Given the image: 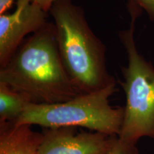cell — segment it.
I'll use <instances>...</instances> for the list:
<instances>
[{
  "instance_id": "cell-4",
  "label": "cell",
  "mask_w": 154,
  "mask_h": 154,
  "mask_svg": "<svg viewBox=\"0 0 154 154\" xmlns=\"http://www.w3.org/2000/svg\"><path fill=\"white\" fill-rule=\"evenodd\" d=\"M136 17H131L129 28L119 32L128 63L121 67L126 103L119 138L136 145L140 138L154 139V67L138 51L134 38Z\"/></svg>"
},
{
  "instance_id": "cell-8",
  "label": "cell",
  "mask_w": 154,
  "mask_h": 154,
  "mask_svg": "<svg viewBox=\"0 0 154 154\" xmlns=\"http://www.w3.org/2000/svg\"><path fill=\"white\" fill-rule=\"evenodd\" d=\"M30 103L24 95L0 83V124H14Z\"/></svg>"
},
{
  "instance_id": "cell-11",
  "label": "cell",
  "mask_w": 154,
  "mask_h": 154,
  "mask_svg": "<svg viewBox=\"0 0 154 154\" xmlns=\"http://www.w3.org/2000/svg\"><path fill=\"white\" fill-rule=\"evenodd\" d=\"M31 1L40 6L42 9H44L46 11L49 13L50 9L57 0H31Z\"/></svg>"
},
{
  "instance_id": "cell-2",
  "label": "cell",
  "mask_w": 154,
  "mask_h": 154,
  "mask_svg": "<svg viewBox=\"0 0 154 154\" xmlns=\"http://www.w3.org/2000/svg\"><path fill=\"white\" fill-rule=\"evenodd\" d=\"M59 54L69 77L82 94L116 84L106 64V47L90 27L82 7L57 0L49 10Z\"/></svg>"
},
{
  "instance_id": "cell-7",
  "label": "cell",
  "mask_w": 154,
  "mask_h": 154,
  "mask_svg": "<svg viewBox=\"0 0 154 154\" xmlns=\"http://www.w3.org/2000/svg\"><path fill=\"white\" fill-rule=\"evenodd\" d=\"M42 138L30 125L0 124V154H37Z\"/></svg>"
},
{
  "instance_id": "cell-6",
  "label": "cell",
  "mask_w": 154,
  "mask_h": 154,
  "mask_svg": "<svg viewBox=\"0 0 154 154\" xmlns=\"http://www.w3.org/2000/svg\"><path fill=\"white\" fill-rule=\"evenodd\" d=\"M44 128L37 154H106L117 136L77 127Z\"/></svg>"
},
{
  "instance_id": "cell-10",
  "label": "cell",
  "mask_w": 154,
  "mask_h": 154,
  "mask_svg": "<svg viewBox=\"0 0 154 154\" xmlns=\"http://www.w3.org/2000/svg\"><path fill=\"white\" fill-rule=\"evenodd\" d=\"M106 154H138V151L136 145L124 143L117 136Z\"/></svg>"
},
{
  "instance_id": "cell-5",
  "label": "cell",
  "mask_w": 154,
  "mask_h": 154,
  "mask_svg": "<svg viewBox=\"0 0 154 154\" xmlns=\"http://www.w3.org/2000/svg\"><path fill=\"white\" fill-rule=\"evenodd\" d=\"M48 14L31 0H17L14 12L0 14V68L9 62L26 36L47 24Z\"/></svg>"
},
{
  "instance_id": "cell-9",
  "label": "cell",
  "mask_w": 154,
  "mask_h": 154,
  "mask_svg": "<svg viewBox=\"0 0 154 154\" xmlns=\"http://www.w3.org/2000/svg\"><path fill=\"white\" fill-rule=\"evenodd\" d=\"M131 17L138 18L142 11H145L150 20L154 22V0H127Z\"/></svg>"
},
{
  "instance_id": "cell-12",
  "label": "cell",
  "mask_w": 154,
  "mask_h": 154,
  "mask_svg": "<svg viewBox=\"0 0 154 154\" xmlns=\"http://www.w3.org/2000/svg\"><path fill=\"white\" fill-rule=\"evenodd\" d=\"M14 1L15 0H0V14H6L12 7Z\"/></svg>"
},
{
  "instance_id": "cell-3",
  "label": "cell",
  "mask_w": 154,
  "mask_h": 154,
  "mask_svg": "<svg viewBox=\"0 0 154 154\" xmlns=\"http://www.w3.org/2000/svg\"><path fill=\"white\" fill-rule=\"evenodd\" d=\"M116 84L99 91L81 94L63 103L43 105L31 103L14 124L44 128L83 127L91 131L119 136L124 108L110 104Z\"/></svg>"
},
{
  "instance_id": "cell-1",
  "label": "cell",
  "mask_w": 154,
  "mask_h": 154,
  "mask_svg": "<svg viewBox=\"0 0 154 154\" xmlns=\"http://www.w3.org/2000/svg\"><path fill=\"white\" fill-rule=\"evenodd\" d=\"M0 83L26 96L34 104L63 103L82 94L63 66L53 23L26 38L0 68Z\"/></svg>"
}]
</instances>
